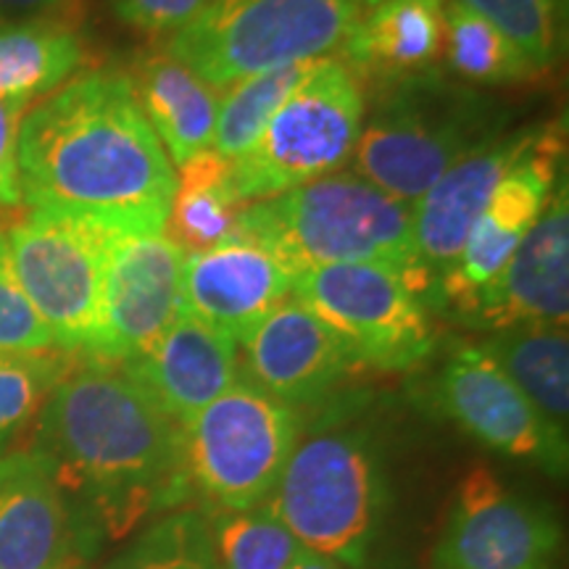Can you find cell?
<instances>
[{
  "label": "cell",
  "mask_w": 569,
  "mask_h": 569,
  "mask_svg": "<svg viewBox=\"0 0 569 569\" xmlns=\"http://www.w3.org/2000/svg\"><path fill=\"white\" fill-rule=\"evenodd\" d=\"M21 198L124 232H163L177 172L142 117L124 71L71 77L27 109L19 130Z\"/></svg>",
  "instance_id": "1"
},
{
  "label": "cell",
  "mask_w": 569,
  "mask_h": 569,
  "mask_svg": "<svg viewBox=\"0 0 569 569\" xmlns=\"http://www.w3.org/2000/svg\"><path fill=\"white\" fill-rule=\"evenodd\" d=\"M38 451L113 532L190 493L184 427L122 367L67 369L40 411Z\"/></svg>",
  "instance_id": "2"
},
{
  "label": "cell",
  "mask_w": 569,
  "mask_h": 569,
  "mask_svg": "<svg viewBox=\"0 0 569 569\" xmlns=\"http://www.w3.org/2000/svg\"><path fill=\"white\" fill-rule=\"evenodd\" d=\"M415 206L359 174H327L248 203L234 232L274 256L290 277L332 264H386L407 272Z\"/></svg>",
  "instance_id": "3"
},
{
  "label": "cell",
  "mask_w": 569,
  "mask_h": 569,
  "mask_svg": "<svg viewBox=\"0 0 569 569\" xmlns=\"http://www.w3.org/2000/svg\"><path fill=\"white\" fill-rule=\"evenodd\" d=\"M380 84L356 140L353 167L361 180L409 206L507 124L488 98L432 69Z\"/></svg>",
  "instance_id": "4"
},
{
  "label": "cell",
  "mask_w": 569,
  "mask_h": 569,
  "mask_svg": "<svg viewBox=\"0 0 569 569\" xmlns=\"http://www.w3.org/2000/svg\"><path fill=\"white\" fill-rule=\"evenodd\" d=\"M269 507L303 549L361 569L388 509V478L365 430H322L298 440Z\"/></svg>",
  "instance_id": "5"
},
{
  "label": "cell",
  "mask_w": 569,
  "mask_h": 569,
  "mask_svg": "<svg viewBox=\"0 0 569 569\" xmlns=\"http://www.w3.org/2000/svg\"><path fill=\"white\" fill-rule=\"evenodd\" d=\"M361 17V0H209L163 53L227 90L246 77L330 59Z\"/></svg>",
  "instance_id": "6"
},
{
  "label": "cell",
  "mask_w": 569,
  "mask_h": 569,
  "mask_svg": "<svg viewBox=\"0 0 569 569\" xmlns=\"http://www.w3.org/2000/svg\"><path fill=\"white\" fill-rule=\"evenodd\" d=\"M365 117L356 71L340 59L315 61L259 140L232 161L234 193L248 206L336 172L353 156Z\"/></svg>",
  "instance_id": "7"
},
{
  "label": "cell",
  "mask_w": 569,
  "mask_h": 569,
  "mask_svg": "<svg viewBox=\"0 0 569 569\" xmlns=\"http://www.w3.org/2000/svg\"><path fill=\"white\" fill-rule=\"evenodd\" d=\"M298 440V411L238 380L184 427L190 486L213 509L259 507L274 493Z\"/></svg>",
  "instance_id": "8"
},
{
  "label": "cell",
  "mask_w": 569,
  "mask_h": 569,
  "mask_svg": "<svg viewBox=\"0 0 569 569\" xmlns=\"http://www.w3.org/2000/svg\"><path fill=\"white\" fill-rule=\"evenodd\" d=\"M119 232L98 219L42 209L6 232L21 290L61 351L90 356L96 346L106 261Z\"/></svg>",
  "instance_id": "9"
},
{
  "label": "cell",
  "mask_w": 569,
  "mask_h": 569,
  "mask_svg": "<svg viewBox=\"0 0 569 569\" xmlns=\"http://www.w3.org/2000/svg\"><path fill=\"white\" fill-rule=\"evenodd\" d=\"M290 296L343 343L356 365L403 372L436 348L425 303L393 267H322L298 274Z\"/></svg>",
  "instance_id": "10"
},
{
  "label": "cell",
  "mask_w": 569,
  "mask_h": 569,
  "mask_svg": "<svg viewBox=\"0 0 569 569\" xmlns=\"http://www.w3.org/2000/svg\"><path fill=\"white\" fill-rule=\"evenodd\" d=\"M436 403L490 451L530 461L551 478L567 475V430L540 415L478 343L451 348L436 380Z\"/></svg>",
  "instance_id": "11"
},
{
  "label": "cell",
  "mask_w": 569,
  "mask_h": 569,
  "mask_svg": "<svg viewBox=\"0 0 569 569\" xmlns=\"http://www.w3.org/2000/svg\"><path fill=\"white\" fill-rule=\"evenodd\" d=\"M540 127L498 132L453 163L415 203L411 253L403 280L425 309L436 301L440 284L457 264L469 232L493 196L498 182L536 142Z\"/></svg>",
  "instance_id": "12"
},
{
  "label": "cell",
  "mask_w": 569,
  "mask_h": 569,
  "mask_svg": "<svg viewBox=\"0 0 569 569\" xmlns=\"http://www.w3.org/2000/svg\"><path fill=\"white\" fill-rule=\"evenodd\" d=\"M559 522L532 498L509 490L488 467L459 482L436 551L438 569H551Z\"/></svg>",
  "instance_id": "13"
},
{
  "label": "cell",
  "mask_w": 569,
  "mask_h": 569,
  "mask_svg": "<svg viewBox=\"0 0 569 569\" xmlns=\"http://www.w3.org/2000/svg\"><path fill=\"white\" fill-rule=\"evenodd\" d=\"M188 253L167 232H119L106 261L101 327L88 359L127 365L182 315Z\"/></svg>",
  "instance_id": "14"
},
{
  "label": "cell",
  "mask_w": 569,
  "mask_h": 569,
  "mask_svg": "<svg viewBox=\"0 0 569 569\" xmlns=\"http://www.w3.org/2000/svg\"><path fill=\"white\" fill-rule=\"evenodd\" d=\"M561 169L565 124L540 127L528 153L498 182L430 309L457 319L482 284L501 272L509 256L538 222L557 184L565 180H559Z\"/></svg>",
  "instance_id": "15"
},
{
  "label": "cell",
  "mask_w": 569,
  "mask_h": 569,
  "mask_svg": "<svg viewBox=\"0 0 569 569\" xmlns=\"http://www.w3.org/2000/svg\"><path fill=\"white\" fill-rule=\"evenodd\" d=\"M569 317V196L561 180L532 230L457 322L475 330L522 325H567Z\"/></svg>",
  "instance_id": "16"
},
{
  "label": "cell",
  "mask_w": 569,
  "mask_h": 569,
  "mask_svg": "<svg viewBox=\"0 0 569 569\" xmlns=\"http://www.w3.org/2000/svg\"><path fill=\"white\" fill-rule=\"evenodd\" d=\"M293 290V277L251 238L232 232L209 251L190 253L182 274V315H190L238 343Z\"/></svg>",
  "instance_id": "17"
},
{
  "label": "cell",
  "mask_w": 569,
  "mask_h": 569,
  "mask_svg": "<svg viewBox=\"0 0 569 569\" xmlns=\"http://www.w3.org/2000/svg\"><path fill=\"white\" fill-rule=\"evenodd\" d=\"M240 346L248 382L293 409L330 393L356 367L343 343L293 296L277 303Z\"/></svg>",
  "instance_id": "18"
},
{
  "label": "cell",
  "mask_w": 569,
  "mask_h": 569,
  "mask_svg": "<svg viewBox=\"0 0 569 569\" xmlns=\"http://www.w3.org/2000/svg\"><path fill=\"white\" fill-rule=\"evenodd\" d=\"M238 340L201 319L180 315L138 359L119 365L174 422L188 427L238 382Z\"/></svg>",
  "instance_id": "19"
},
{
  "label": "cell",
  "mask_w": 569,
  "mask_h": 569,
  "mask_svg": "<svg viewBox=\"0 0 569 569\" xmlns=\"http://www.w3.org/2000/svg\"><path fill=\"white\" fill-rule=\"evenodd\" d=\"M71 517L38 448L0 457V569H69Z\"/></svg>",
  "instance_id": "20"
},
{
  "label": "cell",
  "mask_w": 569,
  "mask_h": 569,
  "mask_svg": "<svg viewBox=\"0 0 569 569\" xmlns=\"http://www.w3.org/2000/svg\"><path fill=\"white\" fill-rule=\"evenodd\" d=\"M340 51L351 71L380 82L432 69L443 53V3L380 0L359 17Z\"/></svg>",
  "instance_id": "21"
},
{
  "label": "cell",
  "mask_w": 569,
  "mask_h": 569,
  "mask_svg": "<svg viewBox=\"0 0 569 569\" xmlns=\"http://www.w3.org/2000/svg\"><path fill=\"white\" fill-rule=\"evenodd\" d=\"M130 82L142 117L153 127L172 167L209 151L222 90L211 88L167 53L142 59Z\"/></svg>",
  "instance_id": "22"
},
{
  "label": "cell",
  "mask_w": 569,
  "mask_h": 569,
  "mask_svg": "<svg viewBox=\"0 0 569 569\" xmlns=\"http://www.w3.org/2000/svg\"><path fill=\"white\" fill-rule=\"evenodd\" d=\"M82 61V34L69 19L0 21V98L32 103L69 82Z\"/></svg>",
  "instance_id": "23"
},
{
  "label": "cell",
  "mask_w": 569,
  "mask_h": 569,
  "mask_svg": "<svg viewBox=\"0 0 569 569\" xmlns=\"http://www.w3.org/2000/svg\"><path fill=\"white\" fill-rule=\"evenodd\" d=\"M503 375L561 430L569 417L567 325H522L498 330L478 343Z\"/></svg>",
  "instance_id": "24"
},
{
  "label": "cell",
  "mask_w": 569,
  "mask_h": 569,
  "mask_svg": "<svg viewBox=\"0 0 569 569\" xmlns=\"http://www.w3.org/2000/svg\"><path fill=\"white\" fill-rule=\"evenodd\" d=\"M177 172L172 209L163 232L184 253H201L230 238L246 203L234 193L232 161L217 151H201Z\"/></svg>",
  "instance_id": "25"
},
{
  "label": "cell",
  "mask_w": 569,
  "mask_h": 569,
  "mask_svg": "<svg viewBox=\"0 0 569 569\" xmlns=\"http://www.w3.org/2000/svg\"><path fill=\"white\" fill-rule=\"evenodd\" d=\"M443 56L459 80L482 88H517L543 74L507 34L459 0L443 6Z\"/></svg>",
  "instance_id": "26"
},
{
  "label": "cell",
  "mask_w": 569,
  "mask_h": 569,
  "mask_svg": "<svg viewBox=\"0 0 569 569\" xmlns=\"http://www.w3.org/2000/svg\"><path fill=\"white\" fill-rule=\"evenodd\" d=\"M311 67L315 61H298L230 84L219 101L211 151H217L227 161L240 159L259 140L269 119L274 117L284 98L298 88V82L309 74Z\"/></svg>",
  "instance_id": "27"
},
{
  "label": "cell",
  "mask_w": 569,
  "mask_h": 569,
  "mask_svg": "<svg viewBox=\"0 0 569 569\" xmlns=\"http://www.w3.org/2000/svg\"><path fill=\"white\" fill-rule=\"evenodd\" d=\"M209 536L219 569H288L303 551L267 501L243 511L213 509Z\"/></svg>",
  "instance_id": "28"
},
{
  "label": "cell",
  "mask_w": 569,
  "mask_h": 569,
  "mask_svg": "<svg viewBox=\"0 0 569 569\" xmlns=\"http://www.w3.org/2000/svg\"><path fill=\"white\" fill-rule=\"evenodd\" d=\"M501 30L538 71L557 67L565 51V0H459Z\"/></svg>",
  "instance_id": "29"
},
{
  "label": "cell",
  "mask_w": 569,
  "mask_h": 569,
  "mask_svg": "<svg viewBox=\"0 0 569 569\" xmlns=\"http://www.w3.org/2000/svg\"><path fill=\"white\" fill-rule=\"evenodd\" d=\"M106 569H219L209 522L198 511H177L142 532L138 543Z\"/></svg>",
  "instance_id": "30"
},
{
  "label": "cell",
  "mask_w": 569,
  "mask_h": 569,
  "mask_svg": "<svg viewBox=\"0 0 569 569\" xmlns=\"http://www.w3.org/2000/svg\"><path fill=\"white\" fill-rule=\"evenodd\" d=\"M67 369L53 353L0 356V448L40 415Z\"/></svg>",
  "instance_id": "31"
},
{
  "label": "cell",
  "mask_w": 569,
  "mask_h": 569,
  "mask_svg": "<svg viewBox=\"0 0 569 569\" xmlns=\"http://www.w3.org/2000/svg\"><path fill=\"white\" fill-rule=\"evenodd\" d=\"M51 330L42 325L13 272L9 240L0 230V356L51 353Z\"/></svg>",
  "instance_id": "32"
},
{
  "label": "cell",
  "mask_w": 569,
  "mask_h": 569,
  "mask_svg": "<svg viewBox=\"0 0 569 569\" xmlns=\"http://www.w3.org/2000/svg\"><path fill=\"white\" fill-rule=\"evenodd\" d=\"M111 11L124 24L148 34L177 32L193 21L209 0H109Z\"/></svg>",
  "instance_id": "33"
},
{
  "label": "cell",
  "mask_w": 569,
  "mask_h": 569,
  "mask_svg": "<svg viewBox=\"0 0 569 569\" xmlns=\"http://www.w3.org/2000/svg\"><path fill=\"white\" fill-rule=\"evenodd\" d=\"M30 103L0 98V206H19L21 180H19V130Z\"/></svg>",
  "instance_id": "34"
},
{
  "label": "cell",
  "mask_w": 569,
  "mask_h": 569,
  "mask_svg": "<svg viewBox=\"0 0 569 569\" xmlns=\"http://www.w3.org/2000/svg\"><path fill=\"white\" fill-rule=\"evenodd\" d=\"M67 0H0V19H30V17H46Z\"/></svg>",
  "instance_id": "35"
},
{
  "label": "cell",
  "mask_w": 569,
  "mask_h": 569,
  "mask_svg": "<svg viewBox=\"0 0 569 569\" xmlns=\"http://www.w3.org/2000/svg\"><path fill=\"white\" fill-rule=\"evenodd\" d=\"M288 569H343V565H338V561L327 559V557H322V553H317V551L303 549L293 559V565H290Z\"/></svg>",
  "instance_id": "36"
},
{
  "label": "cell",
  "mask_w": 569,
  "mask_h": 569,
  "mask_svg": "<svg viewBox=\"0 0 569 569\" xmlns=\"http://www.w3.org/2000/svg\"><path fill=\"white\" fill-rule=\"evenodd\" d=\"M361 3H367V6H375V3H380V0H361Z\"/></svg>",
  "instance_id": "37"
}]
</instances>
